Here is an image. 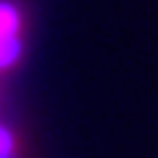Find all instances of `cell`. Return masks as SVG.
I'll return each instance as SVG.
<instances>
[{
	"mask_svg": "<svg viewBox=\"0 0 158 158\" xmlns=\"http://www.w3.org/2000/svg\"><path fill=\"white\" fill-rule=\"evenodd\" d=\"M21 56V13L13 3L0 0V71L11 69Z\"/></svg>",
	"mask_w": 158,
	"mask_h": 158,
	"instance_id": "6da1fadb",
	"label": "cell"
},
{
	"mask_svg": "<svg viewBox=\"0 0 158 158\" xmlns=\"http://www.w3.org/2000/svg\"><path fill=\"white\" fill-rule=\"evenodd\" d=\"M13 153H16V140L6 127H0V158H13Z\"/></svg>",
	"mask_w": 158,
	"mask_h": 158,
	"instance_id": "7a4b0ae2",
	"label": "cell"
}]
</instances>
